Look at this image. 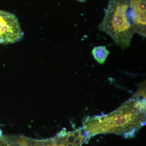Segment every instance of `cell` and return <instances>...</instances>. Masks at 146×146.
I'll return each mask as SVG.
<instances>
[{
  "label": "cell",
  "instance_id": "obj_3",
  "mask_svg": "<svg viewBox=\"0 0 146 146\" xmlns=\"http://www.w3.org/2000/svg\"><path fill=\"white\" fill-rule=\"evenodd\" d=\"M24 33L18 18L12 13L0 10V44H13L21 41Z\"/></svg>",
  "mask_w": 146,
  "mask_h": 146
},
{
  "label": "cell",
  "instance_id": "obj_7",
  "mask_svg": "<svg viewBox=\"0 0 146 146\" xmlns=\"http://www.w3.org/2000/svg\"><path fill=\"white\" fill-rule=\"evenodd\" d=\"M0 146H21L18 136H0Z\"/></svg>",
  "mask_w": 146,
  "mask_h": 146
},
{
  "label": "cell",
  "instance_id": "obj_4",
  "mask_svg": "<svg viewBox=\"0 0 146 146\" xmlns=\"http://www.w3.org/2000/svg\"><path fill=\"white\" fill-rule=\"evenodd\" d=\"M129 13L134 33L146 36V0H129Z\"/></svg>",
  "mask_w": 146,
  "mask_h": 146
},
{
  "label": "cell",
  "instance_id": "obj_1",
  "mask_svg": "<svg viewBox=\"0 0 146 146\" xmlns=\"http://www.w3.org/2000/svg\"><path fill=\"white\" fill-rule=\"evenodd\" d=\"M146 123V85L141 84L130 99L113 112L89 117L82 129L86 142L102 133H115L131 138Z\"/></svg>",
  "mask_w": 146,
  "mask_h": 146
},
{
  "label": "cell",
  "instance_id": "obj_5",
  "mask_svg": "<svg viewBox=\"0 0 146 146\" xmlns=\"http://www.w3.org/2000/svg\"><path fill=\"white\" fill-rule=\"evenodd\" d=\"M67 132L64 128L54 138L43 140H36L27 138L29 146H67L66 140Z\"/></svg>",
  "mask_w": 146,
  "mask_h": 146
},
{
  "label": "cell",
  "instance_id": "obj_8",
  "mask_svg": "<svg viewBox=\"0 0 146 146\" xmlns=\"http://www.w3.org/2000/svg\"><path fill=\"white\" fill-rule=\"evenodd\" d=\"M78 1L81 2H85L86 0H77Z\"/></svg>",
  "mask_w": 146,
  "mask_h": 146
},
{
  "label": "cell",
  "instance_id": "obj_6",
  "mask_svg": "<svg viewBox=\"0 0 146 146\" xmlns=\"http://www.w3.org/2000/svg\"><path fill=\"white\" fill-rule=\"evenodd\" d=\"M91 53L95 60L98 63L102 65L105 62L110 52L105 46H99L94 47Z\"/></svg>",
  "mask_w": 146,
  "mask_h": 146
},
{
  "label": "cell",
  "instance_id": "obj_2",
  "mask_svg": "<svg viewBox=\"0 0 146 146\" xmlns=\"http://www.w3.org/2000/svg\"><path fill=\"white\" fill-rule=\"evenodd\" d=\"M99 29L110 36L123 49L129 46L134 33L129 13V0H108L107 9Z\"/></svg>",
  "mask_w": 146,
  "mask_h": 146
}]
</instances>
